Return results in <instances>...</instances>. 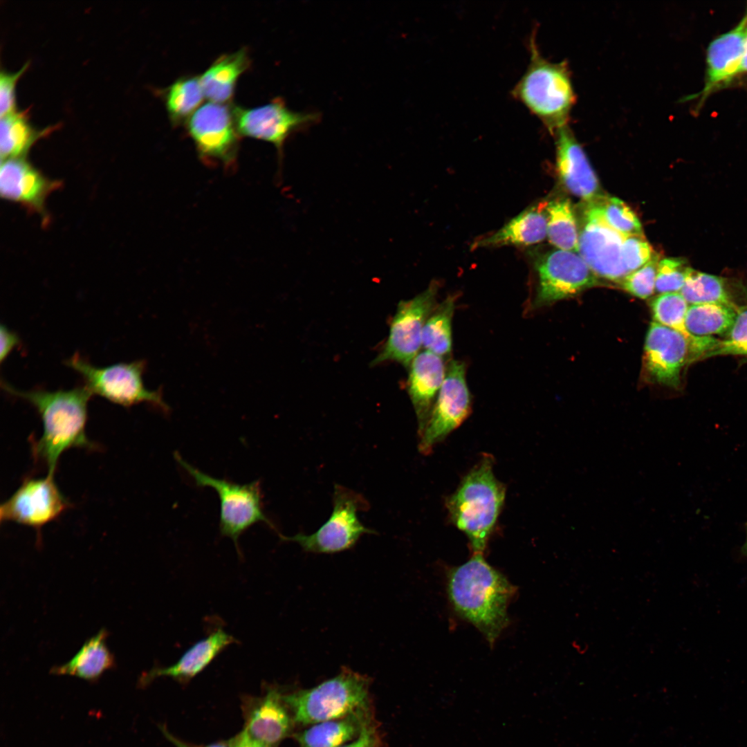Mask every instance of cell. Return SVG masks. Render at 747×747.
Returning <instances> with one entry per match:
<instances>
[{"instance_id": "obj_20", "label": "cell", "mask_w": 747, "mask_h": 747, "mask_svg": "<svg viewBox=\"0 0 747 747\" xmlns=\"http://www.w3.org/2000/svg\"><path fill=\"white\" fill-rule=\"evenodd\" d=\"M746 26L747 15L732 30L721 35L710 44L707 51L706 84L699 94L701 101L739 73Z\"/></svg>"}, {"instance_id": "obj_2", "label": "cell", "mask_w": 747, "mask_h": 747, "mask_svg": "<svg viewBox=\"0 0 747 747\" xmlns=\"http://www.w3.org/2000/svg\"><path fill=\"white\" fill-rule=\"evenodd\" d=\"M1 387L10 394L29 402L40 415L44 431L33 443V453L36 459L45 463L48 474H54L58 459L65 450L95 448L85 433L87 404L93 395L85 385L54 391L19 390L3 381Z\"/></svg>"}, {"instance_id": "obj_26", "label": "cell", "mask_w": 747, "mask_h": 747, "mask_svg": "<svg viewBox=\"0 0 747 747\" xmlns=\"http://www.w3.org/2000/svg\"><path fill=\"white\" fill-rule=\"evenodd\" d=\"M108 632L100 629L88 639L76 654L66 663L54 667L51 673L70 675L86 681H95L115 666L113 654L106 644Z\"/></svg>"}, {"instance_id": "obj_28", "label": "cell", "mask_w": 747, "mask_h": 747, "mask_svg": "<svg viewBox=\"0 0 747 747\" xmlns=\"http://www.w3.org/2000/svg\"><path fill=\"white\" fill-rule=\"evenodd\" d=\"M163 98L174 126L186 124L205 98L199 76L183 75L163 89Z\"/></svg>"}, {"instance_id": "obj_29", "label": "cell", "mask_w": 747, "mask_h": 747, "mask_svg": "<svg viewBox=\"0 0 747 747\" xmlns=\"http://www.w3.org/2000/svg\"><path fill=\"white\" fill-rule=\"evenodd\" d=\"M547 237L557 249L578 251L579 225L571 201L560 198L546 202Z\"/></svg>"}, {"instance_id": "obj_14", "label": "cell", "mask_w": 747, "mask_h": 747, "mask_svg": "<svg viewBox=\"0 0 747 747\" xmlns=\"http://www.w3.org/2000/svg\"><path fill=\"white\" fill-rule=\"evenodd\" d=\"M189 136L203 160L232 166L239 146V134L232 107L209 102L201 105L186 122Z\"/></svg>"}, {"instance_id": "obj_36", "label": "cell", "mask_w": 747, "mask_h": 747, "mask_svg": "<svg viewBox=\"0 0 747 747\" xmlns=\"http://www.w3.org/2000/svg\"><path fill=\"white\" fill-rule=\"evenodd\" d=\"M659 257H653L640 268L629 274L621 281V286L630 294L646 299L655 291V282Z\"/></svg>"}, {"instance_id": "obj_41", "label": "cell", "mask_w": 747, "mask_h": 747, "mask_svg": "<svg viewBox=\"0 0 747 747\" xmlns=\"http://www.w3.org/2000/svg\"><path fill=\"white\" fill-rule=\"evenodd\" d=\"M228 742L230 747H273L252 738L244 730Z\"/></svg>"}, {"instance_id": "obj_40", "label": "cell", "mask_w": 747, "mask_h": 747, "mask_svg": "<svg viewBox=\"0 0 747 747\" xmlns=\"http://www.w3.org/2000/svg\"><path fill=\"white\" fill-rule=\"evenodd\" d=\"M1 352L0 360L2 362L8 356L11 351L19 344V338L16 333L9 330L3 324L1 325Z\"/></svg>"}, {"instance_id": "obj_30", "label": "cell", "mask_w": 747, "mask_h": 747, "mask_svg": "<svg viewBox=\"0 0 747 747\" xmlns=\"http://www.w3.org/2000/svg\"><path fill=\"white\" fill-rule=\"evenodd\" d=\"M456 297L448 295L437 304L422 332V346L426 351L448 358L452 351V322Z\"/></svg>"}, {"instance_id": "obj_19", "label": "cell", "mask_w": 747, "mask_h": 747, "mask_svg": "<svg viewBox=\"0 0 747 747\" xmlns=\"http://www.w3.org/2000/svg\"><path fill=\"white\" fill-rule=\"evenodd\" d=\"M409 367L407 389L417 417L420 434L443 383L446 365L443 358L425 350L415 357Z\"/></svg>"}, {"instance_id": "obj_23", "label": "cell", "mask_w": 747, "mask_h": 747, "mask_svg": "<svg viewBox=\"0 0 747 747\" xmlns=\"http://www.w3.org/2000/svg\"><path fill=\"white\" fill-rule=\"evenodd\" d=\"M679 293L690 305L719 304L737 310L747 301V288L740 280L697 271L691 267Z\"/></svg>"}, {"instance_id": "obj_39", "label": "cell", "mask_w": 747, "mask_h": 747, "mask_svg": "<svg viewBox=\"0 0 747 747\" xmlns=\"http://www.w3.org/2000/svg\"><path fill=\"white\" fill-rule=\"evenodd\" d=\"M370 719L362 726L360 732L354 741L340 747H379V739Z\"/></svg>"}, {"instance_id": "obj_6", "label": "cell", "mask_w": 747, "mask_h": 747, "mask_svg": "<svg viewBox=\"0 0 747 747\" xmlns=\"http://www.w3.org/2000/svg\"><path fill=\"white\" fill-rule=\"evenodd\" d=\"M174 456L193 479L196 486L211 487L216 490L221 505V534L233 540L239 553V536L253 524L264 522L276 530L264 512L259 481L240 485L226 479L214 478L186 462L178 452H174Z\"/></svg>"}, {"instance_id": "obj_25", "label": "cell", "mask_w": 747, "mask_h": 747, "mask_svg": "<svg viewBox=\"0 0 747 747\" xmlns=\"http://www.w3.org/2000/svg\"><path fill=\"white\" fill-rule=\"evenodd\" d=\"M546 205L522 212L496 232L477 241L474 247L529 246L544 241L547 236Z\"/></svg>"}, {"instance_id": "obj_21", "label": "cell", "mask_w": 747, "mask_h": 747, "mask_svg": "<svg viewBox=\"0 0 747 747\" xmlns=\"http://www.w3.org/2000/svg\"><path fill=\"white\" fill-rule=\"evenodd\" d=\"M235 641L232 636L218 628L187 649L176 663L168 667L151 669L142 676L140 682L145 685L159 676H169L182 683L187 682Z\"/></svg>"}, {"instance_id": "obj_5", "label": "cell", "mask_w": 747, "mask_h": 747, "mask_svg": "<svg viewBox=\"0 0 747 747\" xmlns=\"http://www.w3.org/2000/svg\"><path fill=\"white\" fill-rule=\"evenodd\" d=\"M370 681L343 667L335 676L317 686L282 695L293 720L306 725L368 713Z\"/></svg>"}, {"instance_id": "obj_43", "label": "cell", "mask_w": 747, "mask_h": 747, "mask_svg": "<svg viewBox=\"0 0 747 747\" xmlns=\"http://www.w3.org/2000/svg\"><path fill=\"white\" fill-rule=\"evenodd\" d=\"M747 73V26L745 31L744 52L739 70V73Z\"/></svg>"}, {"instance_id": "obj_1", "label": "cell", "mask_w": 747, "mask_h": 747, "mask_svg": "<svg viewBox=\"0 0 747 747\" xmlns=\"http://www.w3.org/2000/svg\"><path fill=\"white\" fill-rule=\"evenodd\" d=\"M447 593L455 613L474 625L492 646L508 625L507 608L515 587L482 553H476L448 571Z\"/></svg>"}, {"instance_id": "obj_13", "label": "cell", "mask_w": 747, "mask_h": 747, "mask_svg": "<svg viewBox=\"0 0 747 747\" xmlns=\"http://www.w3.org/2000/svg\"><path fill=\"white\" fill-rule=\"evenodd\" d=\"M535 308L574 296L598 284V277L578 252L556 249L537 261Z\"/></svg>"}, {"instance_id": "obj_22", "label": "cell", "mask_w": 747, "mask_h": 747, "mask_svg": "<svg viewBox=\"0 0 747 747\" xmlns=\"http://www.w3.org/2000/svg\"><path fill=\"white\" fill-rule=\"evenodd\" d=\"M286 707L278 691L268 690L264 697L253 701L248 708L243 730L252 738L273 746L286 737L291 728L292 720Z\"/></svg>"}, {"instance_id": "obj_31", "label": "cell", "mask_w": 747, "mask_h": 747, "mask_svg": "<svg viewBox=\"0 0 747 747\" xmlns=\"http://www.w3.org/2000/svg\"><path fill=\"white\" fill-rule=\"evenodd\" d=\"M46 133L35 131L23 112L15 111L1 117V160L24 158L35 142Z\"/></svg>"}, {"instance_id": "obj_8", "label": "cell", "mask_w": 747, "mask_h": 747, "mask_svg": "<svg viewBox=\"0 0 747 747\" xmlns=\"http://www.w3.org/2000/svg\"><path fill=\"white\" fill-rule=\"evenodd\" d=\"M369 508L360 493L335 485L333 495V510L329 518L315 533H298L292 537L279 535L284 541L297 542L305 551L335 553L352 548L364 534L376 533L360 521L358 513Z\"/></svg>"}, {"instance_id": "obj_12", "label": "cell", "mask_w": 747, "mask_h": 747, "mask_svg": "<svg viewBox=\"0 0 747 747\" xmlns=\"http://www.w3.org/2000/svg\"><path fill=\"white\" fill-rule=\"evenodd\" d=\"M232 109L239 134L273 144L279 159L289 137L320 120V113L294 111L279 98L261 106L253 108L233 106Z\"/></svg>"}, {"instance_id": "obj_24", "label": "cell", "mask_w": 747, "mask_h": 747, "mask_svg": "<svg viewBox=\"0 0 747 747\" xmlns=\"http://www.w3.org/2000/svg\"><path fill=\"white\" fill-rule=\"evenodd\" d=\"M250 65L248 50L244 47L217 57L199 76L205 98L219 104L230 102L239 77Z\"/></svg>"}, {"instance_id": "obj_42", "label": "cell", "mask_w": 747, "mask_h": 747, "mask_svg": "<svg viewBox=\"0 0 747 747\" xmlns=\"http://www.w3.org/2000/svg\"><path fill=\"white\" fill-rule=\"evenodd\" d=\"M163 731L164 732L165 735L171 741H172V743H174L177 747H194V746H190V745H188L187 744H185V743L178 740L177 739L174 738L166 730L164 729V730H163ZM205 747H230V746L229 744V742H218V743L212 744L208 745V746H207Z\"/></svg>"}, {"instance_id": "obj_45", "label": "cell", "mask_w": 747, "mask_h": 747, "mask_svg": "<svg viewBox=\"0 0 747 747\" xmlns=\"http://www.w3.org/2000/svg\"><path fill=\"white\" fill-rule=\"evenodd\" d=\"M747 356V353L746 354V356Z\"/></svg>"}, {"instance_id": "obj_7", "label": "cell", "mask_w": 747, "mask_h": 747, "mask_svg": "<svg viewBox=\"0 0 747 747\" xmlns=\"http://www.w3.org/2000/svg\"><path fill=\"white\" fill-rule=\"evenodd\" d=\"M66 365L82 376L92 394L124 407L146 402L165 412L169 411L160 389L150 391L145 388L142 380L146 367L144 360L98 367L75 353L66 360Z\"/></svg>"}, {"instance_id": "obj_11", "label": "cell", "mask_w": 747, "mask_h": 747, "mask_svg": "<svg viewBox=\"0 0 747 747\" xmlns=\"http://www.w3.org/2000/svg\"><path fill=\"white\" fill-rule=\"evenodd\" d=\"M438 289L437 282H432L414 298L399 302L387 340L372 365L394 361L406 367L410 366L422 346L425 324L437 305Z\"/></svg>"}, {"instance_id": "obj_10", "label": "cell", "mask_w": 747, "mask_h": 747, "mask_svg": "<svg viewBox=\"0 0 747 747\" xmlns=\"http://www.w3.org/2000/svg\"><path fill=\"white\" fill-rule=\"evenodd\" d=\"M463 361L451 360L446 365L443 383L429 418L419 434L418 448L427 454L439 442L459 427L470 416L472 397L466 381Z\"/></svg>"}, {"instance_id": "obj_16", "label": "cell", "mask_w": 747, "mask_h": 747, "mask_svg": "<svg viewBox=\"0 0 747 747\" xmlns=\"http://www.w3.org/2000/svg\"><path fill=\"white\" fill-rule=\"evenodd\" d=\"M692 361V346L685 335L656 322L651 323L645 339L644 362L653 381L679 387L682 369Z\"/></svg>"}, {"instance_id": "obj_33", "label": "cell", "mask_w": 747, "mask_h": 747, "mask_svg": "<svg viewBox=\"0 0 747 747\" xmlns=\"http://www.w3.org/2000/svg\"><path fill=\"white\" fill-rule=\"evenodd\" d=\"M597 201L604 218L614 229L624 235H643L638 216L624 201L605 195Z\"/></svg>"}, {"instance_id": "obj_34", "label": "cell", "mask_w": 747, "mask_h": 747, "mask_svg": "<svg viewBox=\"0 0 747 747\" xmlns=\"http://www.w3.org/2000/svg\"><path fill=\"white\" fill-rule=\"evenodd\" d=\"M687 261L681 257H667L658 262L655 282V292L661 294L679 293L688 271Z\"/></svg>"}, {"instance_id": "obj_37", "label": "cell", "mask_w": 747, "mask_h": 747, "mask_svg": "<svg viewBox=\"0 0 747 747\" xmlns=\"http://www.w3.org/2000/svg\"><path fill=\"white\" fill-rule=\"evenodd\" d=\"M622 254L624 266L629 274L642 267L654 255L644 235H625Z\"/></svg>"}, {"instance_id": "obj_38", "label": "cell", "mask_w": 747, "mask_h": 747, "mask_svg": "<svg viewBox=\"0 0 747 747\" xmlns=\"http://www.w3.org/2000/svg\"><path fill=\"white\" fill-rule=\"evenodd\" d=\"M28 66L26 63L18 71L15 73L1 72L0 75V116L16 111L15 86L18 79Z\"/></svg>"}, {"instance_id": "obj_3", "label": "cell", "mask_w": 747, "mask_h": 747, "mask_svg": "<svg viewBox=\"0 0 747 747\" xmlns=\"http://www.w3.org/2000/svg\"><path fill=\"white\" fill-rule=\"evenodd\" d=\"M505 497L506 488L493 472V459L486 454L446 499L450 520L468 537L474 554L486 549Z\"/></svg>"}, {"instance_id": "obj_17", "label": "cell", "mask_w": 747, "mask_h": 747, "mask_svg": "<svg viewBox=\"0 0 747 747\" xmlns=\"http://www.w3.org/2000/svg\"><path fill=\"white\" fill-rule=\"evenodd\" d=\"M62 182L50 179L24 158L1 160L0 192L2 198L20 204L28 212L39 214L47 222L46 202L59 189Z\"/></svg>"}, {"instance_id": "obj_32", "label": "cell", "mask_w": 747, "mask_h": 747, "mask_svg": "<svg viewBox=\"0 0 747 747\" xmlns=\"http://www.w3.org/2000/svg\"><path fill=\"white\" fill-rule=\"evenodd\" d=\"M689 305L680 293L661 294L651 302L654 322L682 333L690 342L694 360H696L695 343L685 329V318Z\"/></svg>"}, {"instance_id": "obj_15", "label": "cell", "mask_w": 747, "mask_h": 747, "mask_svg": "<svg viewBox=\"0 0 747 747\" xmlns=\"http://www.w3.org/2000/svg\"><path fill=\"white\" fill-rule=\"evenodd\" d=\"M53 475L26 479L0 507L1 522H14L39 528L54 520L69 506Z\"/></svg>"}, {"instance_id": "obj_35", "label": "cell", "mask_w": 747, "mask_h": 747, "mask_svg": "<svg viewBox=\"0 0 747 747\" xmlns=\"http://www.w3.org/2000/svg\"><path fill=\"white\" fill-rule=\"evenodd\" d=\"M747 353V306L740 307L732 326L722 340H718L708 358L719 355H739Z\"/></svg>"}, {"instance_id": "obj_18", "label": "cell", "mask_w": 747, "mask_h": 747, "mask_svg": "<svg viewBox=\"0 0 747 747\" xmlns=\"http://www.w3.org/2000/svg\"><path fill=\"white\" fill-rule=\"evenodd\" d=\"M555 135L557 171L566 189L585 203L603 196L586 154L569 127L560 129Z\"/></svg>"}, {"instance_id": "obj_9", "label": "cell", "mask_w": 747, "mask_h": 747, "mask_svg": "<svg viewBox=\"0 0 747 747\" xmlns=\"http://www.w3.org/2000/svg\"><path fill=\"white\" fill-rule=\"evenodd\" d=\"M585 203L578 253L598 277L621 282L629 275L622 254L625 235L609 225L597 200Z\"/></svg>"}, {"instance_id": "obj_27", "label": "cell", "mask_w": 747, "mask_h": 747, "mask_svg": "<svg viewBox=\"0 0 747 747\" xmlns=\"http://www.w3.org/2000/svg\"><path fill=\"white\" fill-rule=\"evenodd\" d=\"M369 713L317 723L295 735L300 747H340L356 738Z\"/></svg>"}, {"instance_id": "obj_44", "label": "cell", "mask_w": 747, "mask_h": 747, "mask_svg": "<svg viewBox=\"0 0 747 747\" xmlns=\"http://www.w3.org/2000/svg\"><path fill=\"white\" fill-rule=\"evenodd\" d=\"M745 548L747 550V542L746 544Z\"/></svg>"}, {"instance_id": "obj_4", "label": "cell", "mask_w": 747, "mask_h": 747, "mask_svg": "<svg viewBox=\"0 0 747 747\" xmlns=\"http://www.w3.org/2000/svg\"><path fill=\"white\" fill-rule=\"evenodd\" d=\"M530 62L512 94L540 120L550 133L568 125L575 93L567 61L552 62L531 40Z\"/></svg>"}]
</instances>
